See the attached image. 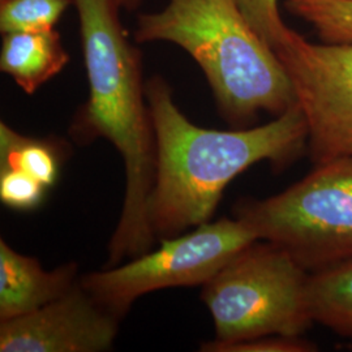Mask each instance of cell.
Wrapping results in <instances>:
<instances>
[{"label": "cell", "mask_w": 352, "mask_h": 352, "mask_svg": "<svg viewBox=\"0 0 352 352\" xmlns=\"http://www.w3.org/2000/svg\"><path fill=\"white\" fill-rule=\"evenodd\" d=\"M146 100L157 145L149 221L158 239L209 222L227 186L253 164L282 168L307 149L308 126L298 104L264 126L217 131L193 124L161 76L146 81Z\"/></svg>", "instance_id": "cell-1"}, {"label": "cell", "mask_w": 352, "mask_h": 352, "mask_svg": "<svg viewBox=\"0 0 352 352\" xmlns=\"http://www.w3.org/2000/svg\"><path fill=\"white\" fill-rule=\"evenodd\" d=\"M65 144L59 140L32 138L0 123V167L21 170L52 187L62 170Z\"/></svg>", "instance_id": "cell-12"}, {"label": "cell", "mask_w": 352, "mask_h": 352, "mask_svg": "<svg viewBox=\"0 0 352 352\" xmlns=\"http://www.w3.org/2000/svg\"><path fill=\"white\" fill-rule=\"evenodd\" d=\"M291 14L314 26L324 43H352V0H286Z\"/></svg>", "instance_id": "cell-13"}, {"label": "cell", "mask_w": 352, "mask_h": 352, "mask_svg": "<svg viewBox=\"0 0 352 352\" xmlns=\"http://www.w3.org/2000/svg\"><path fill=\"white\" fill-rule=\"evenodd\" d=\"M47 187L21 170L0 167V200L19 212L37 209Z\"/></svg>", "instance_id": "cell-15"}, {"label": "cell", "mask_w": 352, "mask_h": 352, "mask_svg": "<svg viewBox=\"0 0 352 352\" xmlns=\"http://www.w3.org/2000/svg\"><path fill=\"white\" fill-rule=\"evenodd\" d=\"M256 33L273 49L289 30L285 24L278 0H235Z\"/></svg>", "instance_id": "cell-16"}, {"label": "cell", "mask_w": 352, "mask_h": 352, "mask_svg": "<svg viewBox=\"0 0 352 352\" xmlns=\"http://www.w3.org/2000/svg\"><path fill=\"white\" fill-rule=\"evenodd\" d=\"M258 240L238 218L206 222L186 235L162 239L157 251L126 265L80 277L81 285L103 307L123 317L139 298L158 289L204 286L241 250Z\"/></svg>", "instance_id": "cell-6"}, {"label": "cell", "mask_w": 352, "mask_h": 352, "mask_svg": "<svg viewBox=\"0 0 352 352\" xmlns=\"http://www.w3.org/2000/svg\"><path fill=\"white\" fill-rule=\"evenodd\" d=\"M205 352H314L317 346L300 337L265 336L253 340H241L230 344H217L206 342L201 346Z\"/></svg>", "instance_id": "cell-17"}, {"label": "cell", "mask_w": 352, "mask_h": 352, "mask_svg": "<svg viewBox=\"0 0 352 352\" xmlns=\"http://www.w3.org/2000/svg\"><path fill=\"white\" fill-rule=\"evenodd\" d=\"M273 50L305 118L311 161L352 157V43H314L289 28Z\"/></svg>", "instance_id": "cell-7"}, {"label": "cell", "mask_w": 352, "mask_h": 352, "mask_svg": "<svg viewBox=\"0 0 352 352\" xmlns=\"http://www.w3.org/2000/svg\"><path fill=\"white\" fill-rule=\"evenodd\" d=\"M309 273L274 244L256 240L202 289L217 344L265 336L300 337L315 324L308 305Z\"/></svg>", "instance_id": "cell-5"}, {"label": "cell", "mask_w": 352, "mask_h": 352, "mask_svg": "<svg viewBox=\"0 0 352 352\" xmlns=\"http://www.w3.org/2000/svg\"><path fill=\"white\" fill-rule=\"evenodd\" d=\"M120 317L81 285L37 311L0 322L1 352H103L111 350Z\"/></svg>", "instance_id": "cell-8"}, {"label": "cell", "mask_w": 352, "mask_h": 352, "mask_svg": "<svg viewBox=\"0 0 352 352\" xmlns=\"http://www.w3.org/2000/svg\"><path fill=\"white\" fill-rule=\"evenodd\" d=\"M78 265L46 272L37 258L14 251L0 240V322L32 314L72 289Z\"/></svg>", "instance_id": "cell-9"}, {"label": "cell", "mask_w": 352, "mask_h": 352, "mask_svg": "<svg viewBox=\"0 0 352 352\" xmlns=\"http://www.w3.org/2000/svg\"><path fill=\"white\" fill-rule=\"evenodd\" d=\"M75 0H0V32H41L59 24Z\"/></svg>", "instance_id": "cell-14"}, {"label": "cell", "mask_w": 352, "mask_h": 352, "mask_svg": "<svg viewBox=\"0 0 352 352\" xmlns=\"http://www.w3.org/2000/svg\"><path fill=\"white\" fill-rule=\"evenodd\" d=\"M119 1L122 4L123 10L128 11V12L136 11L140 6H141V3H142V0H119Z\"/></svg>", "instance_id": "cell-18"}, {"label": "cell", "mask_w": 352, "mask_h": 352, "mask_svg": "<svg viewBox=\"0 0 352 352\" xmlns=\"http://www.w3.org/2000/svg\"><path fill=\"white\" fill-rule=\"evenodd\" d=\"M89 96L71 122L80 145L107 140L122 155L126 195L122 214L142 221L157 171V145L142 74V52L131 42L119 0H75Z\"/></svg>", "instance_id": "cell-2"}, {"label": "cell", "mask_w": 352, "mask_h": 352, "mask_svg": "<svg viewBox=\"0 0 352 352\" xmlns=\"http://www.w3.org/2000/svg\"><path fill=\"white\" fill-rule=\"evenodd\" d=\"M235 218L308 273L351 261L352 157L316 164L272 197L238 202Z\"/></svg>", "instance_id": "cell-4"}, {"label": "cell", "mask_w": 352, "mask_h": 352, "mask_svg": "<svg viewBox=\"0 0 352 352\" xmlns=\"http://www.w3.org/2000/svg\"><path fill=\"white\" fill-rule=\"evenodd\" d=\"M308 305L315 324L352 342V260L309 273Z\"/></svg>", "instance_id": "cell-11"}, {"label": "cell", "mask_w": 352, "mask_h": 352, "mask_svg": "<svg viewBox=\"0 0 352 352\" xmlns=\"http://www.w3.org/2000/svg\"><path fill=\"white\" fill-rule=\"evenodd\" d=\"M0 69L32 96L69 63L62 37L55 29L1 34Z\"/></svg>", "instance_id": "cell-10"}, {"label": "cell", "mask_w": 352, "mask_h": 352, "mask_svg": "<svg viewBox=\"0 0 352 352\" xmlns=\"http://www.w3.org/2000/svg\"><path fill=\"white\" fill-rule=\"evenodd\" d=\"M136 43L168 42L199 64L228 124L247 128L260 113L274 118L296 104L295 91L274 50L260 37L235 0H168L140 13Z\"/></svg>", "instance_id": "cell-3"}]
</instances>
